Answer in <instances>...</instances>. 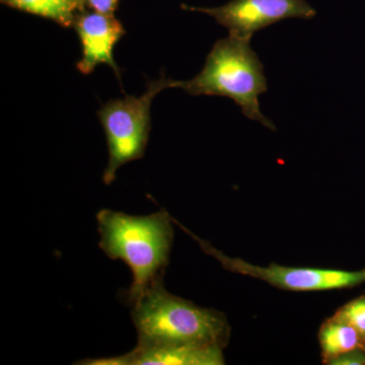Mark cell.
Segmentation results:
<instances>
[{
	"label": "cell",
	"mask_w": 365,
	"mask_h": 365,
	"mask_svg": "<svg viewBox=\"0 0 365 365\" xmlns=\"http://www.w3.org/2000/svg\"><path fill=\"white\" fill-rule=\"evenodd\" d=\"M97 220L100 249L108 258L122 260L131 269L133 281L126 300L132 304L163 279L174 240V220L165 209L145 216L102 209Z\"/></svg>",
	"instance_id": "6da1fadb"
},
{
	"label": "cell",
	"mask_w": 365,
	"mask_h": 365,
	"mask_svg": "<svg viewBox=\"0 0 365 365\" xmlns=\"http://www.w3.org/2000/svg\"><path fill=\"white\" fill-rule=\"evenodd\" d=\"M132 319L141 346L225 347L230 326L222 313L170 294L158 280L132 304Z\"/></svg>",
	"instance_id": "7a4b0ae2"
},
{
	"label": "cell",
	"mask_w": 365,
	"mask_h": 365,
	"mask_svg": "<svg viewBox=\"0 0 365 365\" xmlns=\"http://www.w3.org/2000/svg\"><path fill=\"white\" fill-rule=\"evenodd\" d=\"M251 39L230 35L217 41L206 57L202 71L190 81H173L172 88L192 96L232 98L245 116L276 130L260 110L259 96L268 91L267 79L263 64L252 49Z\"/></svg>",
	"instance_id": "3957f363"
},
{
	"label": "cell",
	"mask_w": 365,
	"mask_h": 365,
	"mask_svg": "<svg viewBox=\"0 0 365 365\" xmlns=\"http://www.w3.org/2000/svg\"><path fill=\"white\" fill-rule=\"evenodd\" d=\"M172 79L162 76L153 81L141 97L126 96L110 101L98 113L107 137L109 162L103 180L111 185L117 170L132 160L143 158L151 129L150 106L160 91L172 88Z\"/></svg>",
	"instance_id": "277c9868"
},
{
	"label": "cell",
	"mask_w": 365,
	"mask_h": 365,
	"mask_svg": "<svg viewBox=\"0 0 365 365\" xmlns=\"http://www.w3.org/2000/svg\"><path fill=\"white\" fill-rule=\"evenodd\" d=\"M180 225V223H178ZM184 228L200 245L206 254L222 263L230 272L242 274L265 281L269 284L294 292H318V290L342 289L356 287L365 282V269L360 271L328 270V269L283 267L270 264L267 267L253 265L242 259L230 258L213 248L209 242L199 239Z\"/></svg>",
	"instance_id": "5b68a950"
},
{
	"label": "cell",
	"mask_w": 365,
	"mask_h": 365,
	"mask_svg": "<svg viewBox=\"0 0 365 365\" xmlns=\"http://www.w3.org/2000/svg\"><path fill=\"white\" fill-rule=\"evenodd\" d=\"M215 19L230 35L252 38L255 33L287 19L312 20L317 11L307 0H230L225 6L206 9L182 6Z\"/></svg>",
	"instance_id": "8992f818"
},
{
	"label": "cell",
	"mask_w": 365,
	"mask_h": 365,
	"mask_svg": "<svg viewBox=\"0 0 365 365\" xmlns=\"http://www.w3.org/2000/svg\"><path fill=\"white\" fill-rule=\"evenodd\" d=\"M73 26L83 47L78 71L83 74H90L98 64H108L120 81L119 67L113 57V50L125 35L121 23L113 14L93 11L76 16Z\"/></svg>",
	"instance_id": "52a82bcc"
},
{
	"label": "cell",
	"mask_w": 365,
	"mask_h": 365,
	"mask_svg": "<svg viewBox=\"0 0 365 365\" xmlns=\"http://www.w3.org/2000/svg\"><path fill=\"white\" fill-rule=\"evenodd\" d=\"M83 365H222L223 347L204 346H141L119 356L86 359Z\"/></svg>",
	"instance_id": "ba28073f"
},
{
	"label": "cell",
	"mask_w": 365,
	"mask_h": 365,
	"mask_svg": "<svg viewBox=\"0 0 365 365\" xmlns=\"http://www.w3.org/2000/svg\"><path fill=\"white\" fill-rule=\"evenodd\" d=\"M319 339L325 364L343 353L365 347L359 331L334 316L321 327Z\"/></svg>",
	"instance_id": "9c48e42d"
},
{
	"label": "cell",
	"mask_w": 365,
	"mask_h": 365,
	"mask_svg": "<svg viewBox=\"0 0 365 365\" xmlns=\"http://www.w3.org/2000/svg\"><path fill=\"white\" fill-rule=\"evenodd\" d=\"M6 6L49 19L59 25L73 26L76 11L81 4L76 0H1Z\"/></svg>",
	"instance_id": "30bf717a"
},
{
	"label": "cell",
	"mask_w": 365,
	"mask_h": 365,
	"mask_svg": "<svg viewBox=\"0 0 365 365\" xmlns=\"http://www.w3.org/2000/svg\"><path fill=\"white\" fill-rule=\"evenodd\" d=\"M334 317L356 329L365 342V295L348 302Z\"/></svg>",
	"instance_id": "8fae6325"
},
{
	"label": "cell",
	"mask_w": 365,
	"mask_h": 365,
	"mask_svg": "<svg viewBox=\"0 0 365 365\" xmlns=\"http://www.w3.org/2000/svg\"><path fill=\"white\" fill-rule=\"evenodd\" d=\"M331 365H365V347L357 348L343 353L339 356L331 359L328 364Z\"/></svg>",
	"instance_id": "7c38bea8"
},
{
	"label": "cell",
	"mask_w": 365,
	"mask_h": 365,
	"mask_svg": "<svg viewBox=\"0 0 365 365\" xmlns=\"http://www.w3.org/2000/svg\"><path fill=\"white\" fill-rule=\"evenodd\" d=\"M95 11L105 14H113L117 9L118 0H86Z\"/></svg>",
	"instance_id": "4fadbf2b"
},
{
	"label": "cell",
	"mask_w": 365,
	"mask_h": 365,
	"mask_svg": "<svg viewBox=\"0 0 365 365\" xmlns=\"http://www.w3.org/2000/svg\"><path fill=\"white\" fill-rule=\"evenodd\" d=\"M81 6H83V2H86V0H76Z\"/></svg>",
	"instance_id": "5bb4252c"
}]
</instances>
